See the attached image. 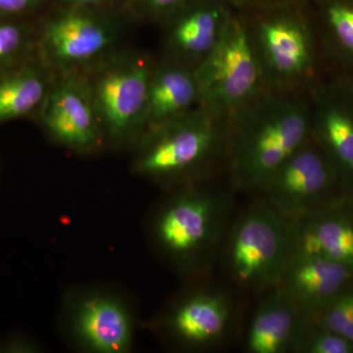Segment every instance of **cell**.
<instances>
[{"instance_id": "26", "label": "cell", "mask_w": 353, "mask_h": 353, "mask_svg": "<svg viewBox=\"0 0 353 353\" xmlns=\"http://www.w3.org/2000/svg\"><path fill=\"white\" fill-rule=\"evenodd\" d=\"M50 0H0V16L38 18Z\"/></svg>"}, {"instance_id": "22", "label": "cell", "mask_w": 353, "mask_h": 353, "mask_svg": "<svg viewBox=\"0 0 353 353\" xmlns=\"http://www.w3.org/2000/svg\"><path fill=\"white\" fill-rule=\"evenodd\" d=\"M294 352L353 353V343L341 334L320 326L314 320L306 318Z\"/></svg>"}, {"instance_id": "12", "label": "cell", "mask_w": 353, "mask_h": 353, "mask_svg": "<svg viewBox=\"0 0 353 353\" xmlns=\"http://www.w3.org/2000/svg\"><path fill=\"white\" fill-rule=\"evenodd\" d=\"M37 123L53 145L88 157L108 150L105 134L83 74H54Z\"/></svg>"}, {"instance_id": "9", "label": "cell", "mask_w": 353, "mask_h": 353, "mask_svg": "<svg viewBox=\"0 0 353 353\" xmlns=\"http://www.w3.org/2000/svg\"><path fill=\"white\" fill-rule=\"evenodd\" d=\"M208 279L185 281L183 288L143 326L178 352H204L225 345L236 327V303L228 290Z\"/></svg>"}, {"instance_id": "7", "label": "cell", "mask_w": 353, "mask_h": 353, "mask_svg": "<svg viewBox=\"0 0 353 353\" xmlns=\"http://www.w3.org/2000/svg\"><path fill=\"white\" fill-rule=\"evenodd\" d=\"M157 57L123 46L83 74L105 134L108 150L129 152L148 128V90Z\"/></svg>"}, {"instance_id": "4", "label": "cell", "mask_w": 353, "mask_h": 353, "mask_svg": "<svg viewBox=\"0 0 353 353\" xmlns=\"http://www.w3.org/2000/svg\"><path fill=\"white\" fill-rule=\"evenodd\" d=\"M240 13L269 90L309 92L327 76L309 2Z\"/></svg>"}, {"instance_id": "20", "label": "cell", "mask_w": 353, "mask_h": 353, "mask_svg": "<svg viewBox=\"0 0 353 353\" xmlns=\"http://www.w3.org/2000/svg\"><path fill=\"white\" fill-rule=\"evenodd\" d=\"M54 73L36 57L0 74V125L36 120Z\"/></svg>"}, {"instance_id": "1", "label": "cell", "mask_w": 353, "mask_h": 353, "mask_svg": "<svg viewBox=\"0 0 353 353\" xmlns=\"http://www.w3.org/2000/svg\"><path fill=\"white\" fill-rule=\"evenodd\" d=\"M221 176L163 190L146 215L150 252L183 282L210 277L219 262L236 194Z\"/></svg>"}, {"instance_id": "11", "label": "cell", "mask_w": 353, "mask_h": 353, "mask_svg": "<svg viewBox=\"0 0 353 353\" xmlns=\"http://www.w3.org/2000/svg\"><path fill=\"white\" fill-rule=\"evenodd\" d=\"M338 174L311 137L265 185L261 199L296 222L345 196Z\"/></svg>"}, {"instance_id": "28", "label": "cell", "mask_w": 353, "mask_h": 353, "mask_svg": "<svg viewBox=\"0 0 353 353\" xmlns=\"http://www.w3.org/2000/svg\"><path fill=\"white\" fill-rule=\"evenodd\" d=\"M125 1L126 0H54V4L105 9V10H124Z\"/></svg>"}, {"instance_id": "3", "label": "cell", "mask_w": 353, "mask_h": 353, "mask_svg": "<svg viewBox=\"0 0 353 353\" xmlns=\"http://www.w3.org/2000/svg\"><path fill=\"white\" fill-rule=\"evenodd\" d=\"M230 120L197 106L148 130L130 150L132 175L162 190L226 175Z\"/></svg>"}, {"instance_id": "24", "label": "cell", "mask_w": 353, "mask_h": 353, "mask_svg": "<svg viewBox=\"0 0 353 353\" xmlns=\"http://www.w3.org/2000/svg\"><path fill=\"white\" fill-rule=\"evenodd\" d=\"M190 0H126L124 11L130 19L161 26Z\"/></svg>"}, {"instance_id": "2", "label": "cell", "mask_w": 353, "mask_h": 353, "mask_svg": "<svg viewBox=\"0 0 353 353\" xmlns=\"http://www.w3.org/2000/svg\"><path fill=\"white\" fill-rule=\"evenodd\" d=\"M229 120L227 179L234 192L254 199L312 137L310 95L268 90Z\"/></svg>"}, {"instance_id": "27", "label": "cell", "mask_w": 353, "mask_h": 353, "mask_svg": "<svg viewBox=\"0 0 353 353\" xmlns=\"http://www.w3.org/2000/svg\"><path fill=\"white\" fill-rule=\"evenodd\" d=\"M234 11L243 12V11L254 10V9L264 8L283 4L308 3L310 0H223Z\"/></svg>"}, {"instance_id": "19", "label": "cell", "mask_w": 353, "mask_h": 353, "mask_svg": "<svg viewBox=\"0 0 353 353\" xmlns=\"http://www.w3.org/2000/svg\"><path fill=\"white\" fill-rule=\"evenodd\" d=\"M327 76L353 82V0H310Z\"/></svg>"}, {"instance_id": "25", "label": "cell", "mask_w": 353, "mask_h": 353, "mask_svg": "<svg viewBox=\"0 0 353 353\" xmlns=\"http://www.w3.org/2000/svg\"><path fill=\"white\" fill-rule=\"evenodd\" d=\"M46 352L41 341L31 334L14 332L0 338V353H41Z\"/></svg>"}, {"instance_id": "14", "label": "cell", "mask_w": 353, "mask_h": 353, "mask_svg": "<svg viewBox=\"0 0 353 353\" xmlns=\"http://www.w3.org/2000/svg\"><path fill=\"white\" fill-rule=\"evenodd\" d=\"M234 13L223 0H190L161 25L159 58L196 70L220 43Z\"/></svg>"}, {"instance_id": "21", "label": "cell", "mask_w": 353, "mask_h": 353, "mask_svg": "<svg viewBox=\"0 0 353 353\" xmlns=\"http://www.w3.org/2000/svg\"><path fill=\"white\" fill-rule=\"evenodd\" d=\"M38 18L0 16V74L36 57Z\"/></svg>"}, {"instance_id": "6", "label": "cell", "mask_w": 353, "mask_h": 353, "mask_svg": "<svg viewBox=\"0 0 353 353\" xmlns=\"http://www.w3.org/2000/svg\"><path fill=\"white\" fill-rule=\"evenodd\" d=\"M124 10L54 4L38 18L37 55L54 74H85L121 50L128 26Z\"/></svg>"}, {"instance_id": "10", "label": "cell", "mask_w": 353, "mask_h": 353, "mask_svg": "<svg viewBox=\"0 0 353 353\" xmlns=\"http://www.w3.org/2000/svg\"><path fill=\"white\" fill-rule=\"evenodd\" d=\"M202 108L230 118L268 90L245 18L234 11L226 32L196 70Z\"/></svg>"}, {"instance_id": "8", "label": "cell", "mask_w": 353, "mask_h": 353, "mask_svg": "<svg viewBox=\"0 0 353 353\" xmlns=\"http://www.w3.org/2000/svg\"><path fill=\"white\" fill-rule=\"evenodd\" d=\"M141 326L136 303L109 284L71 285L60 303L58 329L64 343L80 353H129Z\"/></svg>"}, {"instance_id": "23", "label": "cell", "mask_w": 353, "mask_h": 353, "mask_svg": "<svg viewBox=\"0 0 353 353\" xmlns=\"http://www.w3.org/2000/svg\"><path fill=\"white\" fill-rule=\"evenodd\" d=\"M310 319L353 343V283Z\"/></svg>"}, {"instance_id": "13", "label": "cell", "mask_w": 353, "mask_h": 353, "mask_svg": "<svg viewBox=\"0 0 353 353\" xmlns=\"http://www.w3.org/2000/svg\"><path fill=\"white\" fill-rule=\"evenodd\" d=\"M309 95L312 138L353 196V82L326 76Z\"/></svg>"}, {"instance_id": "5", "label": "cell", "mask_w": 353, "mask_h": 353, "mask_svg": "<svg viewBox=\"0 0 353 353\" xmlns=\"http://www.w3.org/2000/svg\"><path fill=\"white\" fill-rule=\"evenodd\" d=\"M294 253L296 223L255 199L232 221L220 259L234 287L264 294L280 284Z\"/></svg>"}, {"instance_id": "18", "label": "cell", "mask_w": 353, "mask_h": 353, "mask_svg": "<svg viewBox=\"0 0 353 353\" xmlns=\"http://www.w3.org/2000/svg\"><path fill=\"white\" fill-rule=\"evenodd\" d=\"M199 104L194 70L157 57L148 90L146 131L182 117Z\"/></svg>"}, {"instance_id": "16", "label": "cell", "mask_w": 353, "mask_h": 353, "mask_svg": "<svg viewBox=\"0 0 353 353\" xmlns=\"http://www.w3.org/2000/svg\"><path fill=\"white\" fill-rule=\"evenodd\" d=\"M296 223V252L317 255L353 271V196L345 194Z\"/></svg>"}, {"instance_id": "15", "label": "cell", "mask_w": 353, "mask_h": 353, "mask_svg": "<svg viewBox=\"0 0 353 353\" xmlns=\"http://www.w3.org/2000/svg\"><path fill=\"white\" fill-rule=\"evenodd\" d=\"M352 283V269L317 255L296 252L277 288L304 317L313 318Z\"/></svg>"}, {"instance_id": "17", "label": "cell", "mask_w": 353, "mask_h": 353, "mask_svg": "<svg viewBox=\"0 0 353 353\" xmlns=\"http://www.w3.org/2000/svg\"><path fill=\"white\" fill-rule=\"evenodd\" d=\"M245 340L250 353L294 352L306 317L278 288L264 294Z\"/></svg>"}]
</instances>
